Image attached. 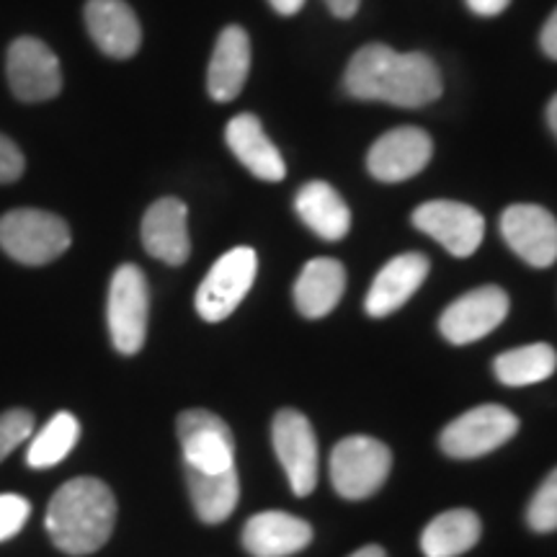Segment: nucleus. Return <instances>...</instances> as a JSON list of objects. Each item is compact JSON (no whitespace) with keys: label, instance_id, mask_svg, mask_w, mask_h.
Returning <instances> with one entry per match:
<instances>
[{"label":"nucleus","instance_id":"473e14b6","mask_svg":"<svg viewBox=\"0 0 557 557\" xmlns=\"http://www.w3.org/2000/svg\"><path fill=\"white\" fill-rule=\"evenodd\" d=\"M325 3H329V9H331L333 16H338V18H351L354 13L359 11L361 0H325Z\"/></svg>","mask_w":557,"mask_h":557},{"label":"nucleus","instance_id":"9d476101","mask_svg":"<svg viewBox=\"0 0 557 557\" xmlns=\"http://www.w3.org/2000/svg\"><path fill=\"white\" fill-rule=\"evenodd\" d=\"M413 225L459 259L475 253L485 235V220L478 209L447 199L426 201L418 207L413 212Z\"/></svg>","mask_w":557,"mask_h":557},{"label":"nucleus","instance_id":"20e7f679","mask_svg":"<svg viewBox=\"0 0 557 557\" xmlns=\"http://www.w3.org/2000/svg\"><path fill=\"white\" fill-rule=\"evenodd\" d=\"M393 455L372 436H346L331 455V483L338 496L364 500L385 485Z\"/></svg>","mask_w":557,"mask_h":557},{"label":"nucleus","instance_id":"c85d7f7f","mask_svg":"<svg viewBox=\"0 0 557 557\" xmlns=\"http://www.w3.org/2000/svg\"><path fill=\"white\" fill-rule=\"evenodd\" d=\"M32 513V504L16 493H0V542L11 540L26 527Z\"/></svg>","mask_w":557,"mask_h":557},{"label":"nucleus","instance_id":"412c9836","mask_svg":"<svg viewBox=\"0 0 557 557\" xmlns=\"http://www.w3.org/2000/svg\"><path fill=\"white\" fill-rule=\"evenodd\" d=\"M295 209L299 220L323 240L346 238L348 227H351V212H348L344 197L325 181L305 184L295 199Z\"/></svg>","mask_w":557,"mask_h":557},{"label":"nucleus","instance_id":"c9c22d12","mask_svg":"<svg viewBox=\"0 0 557 557\" xmlns=\"http://www.w3.org/2000/svg\"><path fill=\"white\" fill-rule=\"evenodd\" d=\"M547 122H549V129H553L557 137V94L553 96V101H549V107H547Z\"/></svg>","mask_w":557,"mask_h":557},{"label":"nucleus","instance_id":"cd10ccee","mask_svg":"<svg viewBox=\"0 0 557 557\" xmlns=\"http://www.w3.org/2000/svg\"><path fill=\"white\" fill-rule=\"evenodd\" d=\"M34 434V416L24 408H13L0 413V462Z\"/></svg>","mask_w":557,"mask_h":557},{"label":"nucleus","instance_id":"6e6552de","mask_svg":"<svg viewBox=\"0 0 557 557\" xmlns=\"http://www.w3.org/2000/svg\"><path fill=\"white\" fill-rule=\"evenodd\" d=\"M184 465L199 472H225L235 468L233 431L218 413L205 408L184 410L176 423Z\"/></svg>","mask_w":557,"mask_h":557},{"label":"nucleus","instance_id":"393cba45","mask_svg":"<svg viewBox=\"0 0 557 557\" xmlns=\"http://www.w3.org/2000/svg\"><path fill=\"white\" fill-rule=\"evenodd\" d=\"M493 369H496L498 382H504L506 387L537 385V382L553 377L557 369V354L549 344H529L500 354L493 361Z\"/></svg>","mask_w":557,"mask_h":557},{"label":"nucleus","instance_id":"b1692460","mask_svg":"<svg viewBox=\"0 0 557 557\" xmlns=\"http://www.w3.org/2000/svg\"><path fill=\"white\" fill-rule=\"evenodd\" d=\"M186 485H189L191 504L197 508L199 519L207 524H220L238 506L240 480L235 468L225 472H199L186 468Z\"/></svg>","mask_w":557,"mask_h":557},{"label":"nucleus","instance_id":"6ab92c4d","mask_svg":"<svg viewBox=\"0 0 557 557\" xmlns=\"http://www.w3.org/2000/svg\"><path fill=\"white\" fill-rule=\"evenodd\" d=\"M225 139L227 148L233 150V156L238 158L256 178L274 184V181H282L287 176V165H284L282 152L276 150V145L271 143L267 132H263L259 116H235V120L227 124Z\"/></svg>","mask_w":557,"mask_h":557},{"label":"nucleus","instance_id":"7ed1b4c3","mask_svg":"<svg viewBox=\"0 0 557 557\" xmlns=\"http://www.w3.org/2000/svg\"><path fill=\"white\" fill-rule=\"evenodd\" d=\"M67 222L41 209H13L0 218V248L26 267H45L70 248Z\"/></svg>","mask_w":557,"mask_h":557},{"label":"nucleus","instance_id":"5701e85b","mask_svg":"<svg viewBox=\"0 0 557 557\" xmlns=\"http://www.w3.org/2000/svg\"><path fill=\"white\" fill-rule=\"evenodd\" d=\"M480 524L478 513L470 508H451L429 521L421 534V549L426 557H459L478 545Z\"/></svg>","mask_w":557,"mask_h":557},{"label":"nucleus","instance_id":"aec40b11","mask_svg":"<svg viewBox=\"0 0 557 557\" xmlns=\"http://www.w3.org/2000/svg\"><path fill=\"white\" fill-rule=\"evenodd\" d=\"M250 70V39L240 26H227L214 45L209 60L207 90L214 101L227 103L238 99Z\"/></svg>","mask_w":557,"mask_h":557},{"label":"nucleus","instance_id":"4be33fe9","mask_svg":"<svg viewBox=\"0 0 557 557\" xmlns=\"http://www.w3.org/2000/svg\"><path fill=\"white\" fill-rule=\"evenodd\" d=\"M346 289V269L341 261L312 259L305 263L295 284L297 310L305 318H323L336 308Z\"/></svg>","mask_w":557,"mask_h":557},{"label":"nucleus","instance_id":"72a5a7b5","mask_svg":"<svg viewBox=\"0 0 557 557\" xmlns=\"http://www.w3.org/2000/svg\"><path fill=\"white\" fill-rule=\"evenodd\" d=\"M269 3L271 9L282 13V16H295V13L305 5V0H269Z\"/></svg>","mask_w":557,"mask_h":557},{"label":"nucleus","instance_id":"9b49d317","mask_svg":"<svg viewBox=\"0 0 557 557\" xmlns=\"http://www.w3.org/2000/svg\"><path fill=\"white\" fill-rule=\"evenodd\" d=\"M5 73L13 96L21 101H50L62 90V70L54 52L45 41L21 37L11 45Z\"/></svg>","mask_w":557,"mask_h":557},{"label":"nucleus","instance_id":"4468645a","mask_svg":"<svg viewBox=\"0 0 557 557\" xmlns=\"http://www.w3.org/2000/svg\"><path fill=\"white\" fill-rule=\"evenodd\" d=\"M434 143L423 129L400 127L382 135L367 156V169L382 184H400L429 165Z\"/></svg>","mask_w":557,"mask_h":557},{"label":"nucleus","instance_id":"f257e3e1","mask_svg":"<svg viewBox=\"0 0 557 557\" xmlns=\"http://www.w3.org/2000/svg\"><path fill=\"white\" fill-rule=\"evenodd\" d=\"M344 88L359 101H385L400 109L429 107L444 90L442 73L429 54H403L385 45H367L354 54Z\"/></svg>","mask_w":557,"mask_h":557},{"label":"nucleus","instance_id":"39448f33","mask_svg":"<svg viewBox=\"0 0 557 557\" xmlns=\"http://www.w3.org/2000/svg\"><path fill=\"white\" fill-rule=\"evenodd\" d=\"M150 292L148 278L135 263H124L114 271L109 287V333L114 348L124 357L137 354L148 336Z\"/></svg>","mask_w":557,"mask_h":557},{"label":"nucleus","instance_id":"c756f323","mask_svg":"<svg viewBox=\"0 0 557 557\" xmlns=\"http://www.w3.org/2000/svg\"><path fill=\"white\" fill-rule=\"evenodd\" d=\"M24 156L16 148V143L5 135H0V184H13L24 176Z\"/></svg>","mask_w":557,"mask_h":557},{"label":"nucleus","instance_id":"0eeeda50","mask_svg":"<svg viewBox=\"0 0 557 557\" xmlns=\"http://www.w3.org/2000/svg\"><path fill=\"white\" fill-rule=\"evenodd\" d=\"M519 431V418L508 408L480 406L462 413L438 436L444 455L455 459H475L504 447Z\"/></svg>","mask_w":557,"mask_h":557},{"label":"nucleus","instance_id":"f8f14e48","mask_svg":"<svg viewBox=\"0 0 557 557\" xmlns=\"http://www.w3.org/2000/svg\"><path fill=\"white\" fill-rule=\"evenodd\" d=\"M508 315V295L500 287H480L462 295L438 320L442 336L455 346H468L496 331Z\"/></svg>","mask_w":557,"mask_h":557},{"label":"nucleus","instance_id":"a878e982","mask_svg":"<svg viewBox=\"0 0 557 557\" xmlns=\"http://www.w3.org/2000/svg\"><path fill=\"white\" fill-rule=\"evenodd\" d=\"M81 436V423L78 418L67 410H62L47 423L45 429L34 436L29 455H26V462L32 465L34 470H47L60 465L70 451H73L75 444H78Z\"/></svg>","mask_w":557,"mask_h":557},{"label":"nucleus","instance_id":"423d86ee","mask_svg":"<svg viewBox=\"0 0 557 557\" xmlns=\"http://www.w3.org/2000/svg\"><path fill=\"white\" fill-rule=\"evenodd\" d=\"M259 256L253 248H233L209 269L197 292V312L207 323H220L238 310L253 287Z\"/></svg>","mask_w":557,"mask_h":557},{"label":"nucleus","instance_id":"f03ea898","mask_svg":"<svg viewBox=\"0 0 557 557\" xmlns=\"http://www.w3.org/2000/svg\"><path fill=\"white\" fill-rule=\"evenodd\" d=\"M116 521V498L99 478H75L54 493L47 532L62 553L83 557L107 545Z\"/></svg>","mask_w":557,"mask_h":557},{"label":"nucleus","instance_id":"f3484780","mask_svg":"<svg viewBox=\"0 0 557 557\" xmlns=\"http://www.w3.org/2000/svg\"><path fill=\"white\" fill-rule=\"evenodd\" d=\"M86 26L96 47L114 60H129L143 41L135 11L124 0H88Z\"/></svg>","mask_w":557,"mask_h":557},{"label":"nucleus","instance_id":"ddd939ff","mask_svg":"<svg viewBox=\"0 0 557 557\" xmlns=\"http://www.w3.org/2000/svg\"><path fill=\"white\" fill-rule=\"evenodd\" d=\"M500 235L529 267L547 269L557 261V220L545 207L511 205L500 218Z\"/></svg>","mask_w":557,"mask_h":557},{"label":"nucleus","instance_id":"2eb2a0df","mask_svg":"<svg viewBox=\"0 0 557 557\" xmlns=\"http://www.w3.org/2000/svg\"><path fill=\"white\" fill-rule=\"evenodd\" d=\"M189 209L176 197L158 199L143 218V246L152 259L181 267L191 253Z\"/></svg>","mask_w":557,"mask_h":557},{"label":"nucleus","instance_id":"2f4dec72","mask_svg":"<svg viewBox=\"0 0 557 557\" xmlns=\"http://www.w3.org/2000/svg\"><path fill=\"white\" fill-rule=\"evenodd\" d=\"M508 3H511V0H468L470 11L478 13V16H485V18L504 13L508 9Z\"/></svg>","mask_w":557,"mask_h":557},{"label":"nucleus","instance_id":"bb28decb","mask_svg":"<svg viewBox=\"0 0 557 557\" xmlns=\"http://www.w3.org/2000/svg\"><path fill=\"white\" fill-rule=\"evenodd\" d=\"M527 524L537 534H549L557 529V468L549 472L534 498L529 500Z\"/></svg>","mask_w":557,"mask_h":557},{"label":"nucleus","instance_id":"f704fd0d","mask_svg":"<svg viewBox=\"0 0 557 557\" xmlns=\"http://www.w3.org/2000/svg\"><path fill=\"white\" fill-rule=\"evenodd\" d=\"M348 557H387V555H385V549L377 547V545H367V547L357 549V553L348 555Z\"/></svg>","mask_w":557,"mask_h":557},{"label":"nucleus","instance_id":"dca6fc26","mask_svg":"<svg viewBox=\"0 0 557 557\" xmlns=\"http://www.w3.org/2000/svg\"><path fill=\"white\" fill-rule=\"evenodd\" d=\"M312 542V527L284 511H261L243 527V547L253 557H289Z\"/></svg>","mask_w":557,"mask_h":557},{"label":"nucleus","instance_id":"7c9ffc66","mask_svg":"<svg viewBox=\"0 0 557 557\" xmlns=\"http://www.w3.org/2000/svg\"><path fill=\"white\" fill-rule=\"evenodd\" d=\"M540 45L542 52H545L549 60H557V9L553 11V16L547 18L545 29L540 34Z\"/></svg>","mask_w":557,"mask_h":557},{"label":"nucleus","instance_id":"a211bd4d","mask_svg":"<svg viewBox=\"0 0 557 557\" xmlns=\"http://www.w3.org/2000/svg\"><path fill=\"white\" fill-rule=\"evenodd\" d=\"M429 259L421 253H403L398 259L385 263V269L374 276L369 287L364 308L372 318H385L389 312L400 310L418 287L426 282Z\"/></svg>","mask_w":557,"mask_h":557},{"label":"nucleus","instance_id":"1a4fd4ad","mask_svg":"<svg viewBox=\"0 0 557 557\" xmlns=\"http://www.w3.org/2000/svg\"><path fill=\"white\" fill-rule=\"evenodd\" d=\"M271 442L295 496H310L318 485V438L308 418L292 408L278 410Z\"/></svg>","mask_w":557,"mask_h":557}]
</instances>
